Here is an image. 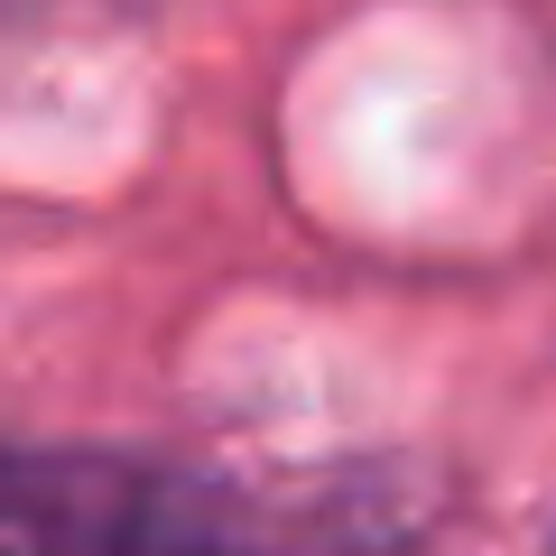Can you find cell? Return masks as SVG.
I'll use <instances>...</instances> for the list:
<instances>
[{"instance_id": "obj_1", "label": "cell", "mask_w": 556, "mask_h": 556, "mask_svg": "<svg viewBox=\"0 0 556 556\" xmlns=\"http://www.w3.org/2000/svg\"><path fill=\"white\" fill-rule=\"evenodd\" d=\"M0 556H232L223 501L139 455H0Z\"/></svg>"}]
</instances>
